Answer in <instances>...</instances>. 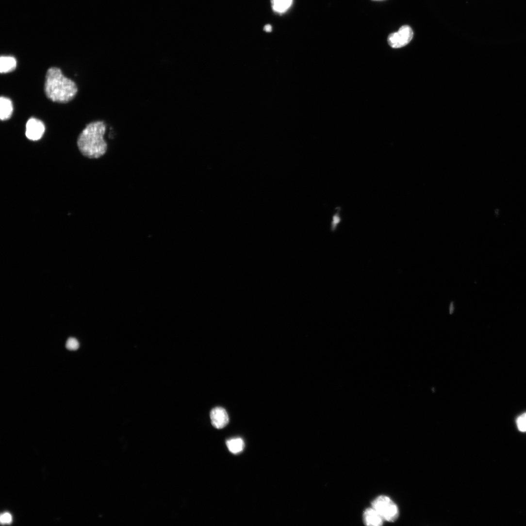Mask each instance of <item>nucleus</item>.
Returning a JSON list of instances; mask_svg holds the SVG:
<instances>
[{
    "mask_svg": "<svg viewBox=\"0 0 526 526\" xmlns=\"http://www.w3.org/2000/svg\"><path fill=\"white\" fill-rule=\"evenodd\" d=\"M106 124L103 121H95L87 124L79 135L77 146L81 154L89 159H97L107 150L104 139Z\"/></svg>",
    "mask_w": 526,
    "mask_h": 526,
    "instance_id": "nucleus-1",
    "label": "nucleus"
},
{
    "mask_svg": "<svg viewBox=\"0 0 526 526\" xmlns=\"http://www.w3.org/2000/svg\"><path fill=\"white\" fill-rule=\"evenodd\" d=\"M78 91L76 83L66 77L61 69L51 67L48 70L44 92L49 99L54 102L66 103L75 98Z\"/></svg>",
    "mask_w": 526,
    "mask_h": 526,
    "instance_id": "nucleus-2",
    "label": "nucleus"
},
{
    "mask_svg": "<svg viewBox=\"0 0 526 526\" xmlns=\"http://www.w3.org/2000/svg\"><path fill=\"white\" fill-rule=\"evenodd\" d=\"M373 508L384 521L394 522L399 517V511L397 505L390 497L380 495L372 503Z\"/></svg>",
    "mask_w": 526,
    "mask_h": 526,
    "instance_id": "nucleus-3",
    "label": "nucleus"
},
{
    "mask_svg": "<svg viewBox=\"0 0 526 526\" xmlns=\"http://www.w3.org/2000/svg\"><path fill=\"white\" fill-rule=\"evenodd\" d=\"M413 32L409 26H402L398 32L389 35L388 43L394 49H399L408 45L413 37Z\"/></svg>",
    "mask_w": 526,
    "mask_h": 526,
    "instance_id": "nucleus-4",
    "label": "nucleus"
},
{
    "mask_svg": "<svg viewBox=\"0 0 526 526\" xmlns=\"http://www.w3.org/2000/svg\"><path fill=\"white\" fill-rule=\"evenodd\" d=\"M45 132V125L43 121L36 118H31L26 124V135L33 141L40 140Z\"/></svg>",
    "mask_w": 526,
    "mask_h": 526,
    "instance_id": "nucleus-5",
    "label": "nucleus"
},
{
    "mask_svg": "<svg viewBox=\"0 0 526 526\" xmlns=\"http://www.w3.org/2000/svg\"><path fill=\"white\" fill-rule=\"evenodd\" d=\"M210 418L213 427L218 429L224 428L229 422L227 411L221 407H216L212 410Z\"/></svg>",
    "mask_w": 526,
    "mask_h": 526,
    "instance_id": "nucleus-6",
    "label": "nucleus"
},
{
    "mask_svg": "<svg viewBox=\"0 0 526 526\" xmlns=\"http://www.w3.org/2000/svg\"><path fill=\"white\" fill-rule=\"evenodd\" d=\"M362 517L364 523L369 526H381L384 521L372 507L367 508L364 511Z\"/></svg>",
    "mask_w": 526,
    "mask_h": 526,
    "instance_id": "nucleus-7",
    "label": "nucleus"
},
{
    "mask_svg": "<svg viewBox=\"0 0 526 526\" xmlns=\"http://www.w3.org/2000/svg\"><path fill=\"white\" fill-rule=\"evenodd\" d=\"M14 106L12 100L5 97L0 98V118L2 121L9 120L12 116Z\"/></svg>",
    "mask_w": 526,
    "mask_h": 526,
    "instance_id": "nucleus-8",
    "label": "nucleus"
},
{
    "mask_svg": "<svg viewBox=\"0 0 526 526\" xmlns=\"http://www.w3.org/2000/svg\"><path fill=\"white\" fill-rule=\"evenodd\" d=\"M17 67V61L12 56H1L0 58V72L8 73L14 71Z\"/></svg>",
    "mask_w": 526,
    "mask_h": 526,
    "instance_id": "nucleus-9",
    "label": "nucleus"
},
{
    "mask_svg": "<svg viewBox=\"0 0 526 526\" xmlns=\"http://www.w3.org/2000/svg\"><path fill=\"white\" fill-rule=\"evenodd\" d=\"M229 450L233 454H238L243 451L245 444L241 438H234L228 440L226 442Z\"/></svg>",
    "mask_w": 526,
    "mask_h": 526,
    "instance_id": "nucleus-10",
    "label": "nucleus"
},
{
    "mask_svg": "<svg viewBox=\"0 0 526 526\" xmlns=\"http://www.w3.org/2000/svg\"><path fill=\"white\" fill-rule=\"evenodd\" d=\"M293 0H271L273 10L279 14L287 12L291 7Z\"/></svg>",
    "mask_w": 526,
    "mask_h": 526,
    "instance_id": "nucleus-11",
    "label": "nucleus"
},
{
    "mask_svg": "<svg viewBox=\"0 0 526 526\" xmlns=\"http://www.w3.org/2000/svg\"><path fill=\"white\" fill-rule=\"evenodd\" d=\"M518 430L521 432H526V413L519 416L516 420Z\"/></svg>",
    "mask_w": 526,
    "mask_h": 526,
    "instance_id": "nucleus-12",
    "label": "nucleus"
},
{
    "mask_svg": "<svg viewBox=\"0 0 526 526\" xmlns=\"http://www.w3.org/2000/svg\"><path fill=\"white\" fill-rule=\"evenodd\" d=\"M79 343L77 339L74 338H70L66 343V347L70 350H76L79 348Z\"/></svg>",
    "mask_w": 526,
    "mask_h": 526,
    "instance_id": "nucleus-13",
    "label": "nucleus"
},
{
    "mask_svg": "<svg viewBox=\"0 0 526 526\" xmlns=\"http://www.w3.org/2000/svg\"><path fill=\"white\" fill-rule=\"evenodd\" d=\"M340 210L339 209L338 210H337L336 214L333 216L332 220V222H332L331 223V230H332V231H334L335 230H336V229L337 227H338L339 224L340 223V222L341 221V218L340 215Z\"/></svg>",
    "mask_w": 526,
    "mask_h": 526,
    "instance_id": "nucleus-14",
    "label": "nucleus"
},
{
    "mask_svg": "<svg viewBox=\"0 0 526 526\" xmlns=\"http://www.w3.org/2000/svg\"><path fill=\"white\" fill-rule=\"evenodd\" d=\"M0 521L2 524H10L12 521V516L9 513H5L2 514L0 518Z\"/></svg>",
    "mask_w": 526,
    "mask_h": 526,
    "instance_id": "nucleus-15",
    "label": "nucleus"
},
{
    "mask_svg": "<svg viewBox=\"0 0 526 526\" xmlns=\"http://www.w3.org/2000/svg\"><path fill=\"white\" fill-rule=\"evenodd\" d=\"M264 31L266 32H271L272 31V27L270 25H267L264 27Z\"/></svg>",
    "mask_w": 526,
    "mask_h": 526,
    "instance_id": "nucleus-16",
    "label": "nucleus"
}]
</instances>
